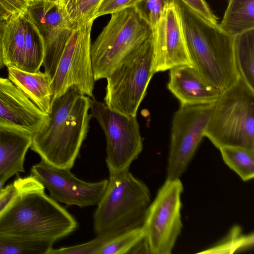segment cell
I'll use <instances>...</instances> for the list:
<instances>
[{
  "mask_svg": "<svg viewBox=\"0 0 254 254\" xmlns=\"http://www.w3.org/2000/svg\"><path fill=\"white\" fill-rule=\"evenodd\" d=\"M54 243L22 236L0 235V254H48Z\"/></svg>",
  "mask_w": 254,
  "mask_h": 254,
  "instance_id": "obj_22",
  "label": "cell"
},
{
  "mask_svg": "<svg viewBox=\"0 0 254 254\" xmlns=\"http://www.w3.org/2000/svg\"><path fill=\"white\" fill-rule=\"evenodd\" d=\"M109 172L106 190L93 216L97 235L116 228L142 226L151 203L149 188L129 169Z\"/></svg>",
  "mask_w": 254,
  "mask_h": 254,
  "instance_id": "obj_4",
  "label": "cell"
},
{
  "mask_svg": "<svg viewBox=\"0 0 254 254\" xmlns=\"http://www.w3.org/2000/svg\"><path fill=\"white\" fill-rule=\"evenodd\" d=\"M191 10L210 23L218 25L217 18L205 0H180Z\"/></svg>",
  "mask_w": 254,
  "mask_h": 254,
  "instance_id": "obj_31",
  "label": "cell"
},
{
  "mask_svg": "<svg viewBox=\"0 0 254 254\" xmlns=\"http://www.w3.org/2000/svg\"><path fill=\"white\" fill-rule=\"evenodd\" d=\"M49 2H52L56 3H60L62 0H45Z\"/></svg>",
  "mask_w": 254,
  "mask_h": 254,
  "instance_id": "obj_34",
  "label": "cell"
},
{
  "mask_svg": "<svg viewBox=\"0 0 254 254\" xmlns=\"http://www.w3.org/2000/svg\"><path fill=\"white\" fill-rule=\"evenodd\" d=\"M204 136L218 149L254 150V89L239 78L215 103Z\"/></svg>",
  "mask_w": 254,
  "mask_h": 254,
  "instance_id": "obj_5",
  "label": "cell"
},
{
  "mask_svg": "<svg viewBox=\"0 0 254 254\" xmlns=\"http://www.w3.org/2000/svg\"><path fill=\"white\" fill-rule=\"evenodd\" d=\"M90 98L73 86L53 101L47 122L32 136L30 148L42 160L73 167L88 131Z\"/></svg>",
  "mask_w": 254,
  "mask_h": 254,
  "instance_id": "obj_1",
  "label": "cell"
},
{
  "mask_svg": "<svg viewBox=\"0 0 254 254\" xmlns=\"http://www.w3.org/2000/svg\"><path fill=\"white\" fill-rule=\"evenodd\" d=\"M41 111L9 78L0 76V127L31 136L48 121Z\"/></svg>",
  "mask_w": 254,
  "mask_h": 254,
  "instance_id": "obj_16",
  "label": "cell"
},
{
  "mask_svg": "<svg viewBox=\"0 0 254 254\" xmlns=\"http://www.w3.org/2000/svg\"><path fill=\"white\" fill-rule=\"evenodd\" d=\"M8 78L43 112L49 114L52 105V79L40 70L29 72L7 67Z\"/></svg>",
  "mask_w": 254,
  "mask_h": 254,
  "instance_id": "obj_19",
  "label": "cell"
},
{
  "mask_svg": "<svg viewBox=\"0 0 254 254\" xmlns=\"http://www.w3.org/2000/svg\"><path fill=\"white\" fill-rule=\"evenodd\" d=\"M31 143L32 136L0 127V190L12 176L25 171V157Z\"/></svg>",
  "mask_w": 254,
  "mask_h": 254,
  "instance_id": "obj_18",
  "label": "cell"
},
{
  "mask_svg": "<svg viewBox=\"0 0 254 254\" xmlns=\"http://www.w3.org/2000/svg\"><path fill=\"white\" fill-rule=\"evenodd\" d=\"M225 164L245 182L254 177V150L238 146L219 149Z\"/></svg>",
  "mask_w": 254,
  "mask_h": 254,
  "instance_id": "obj_23",
  "label": "cell"
},
{
  "mask_svg": "<svg viewBox=\"0 0 254 254\" xmlns=\"http://www.w3.org/2000/svg\"><path fill=\"white\" fill-rule=\"evenodd\" d=\"M77 227L74 218L46 195L44 189L20 194L0 215V235L55 242L71 233Z\"/></svg>",
  "mask_w": 254,
  "mask_h": 254,
  "instance_id": "obj_3",
  "label": "cell"
},
{
  "mask_svg": "<svg viewBox=\"0 0 254 254\" xmlns=\"http://www.w3.org/2000/svg\"><path fill=\"white\" fill-rule=\"evenodd\" d=\"M193 67L208 84L222 92L239 79L234 57L233 37L175 0Z\"/></svg>",
  "mask_w": 254,
  "mask_h": 254,
  "instance_id": "obj_2",
  "label": "cell"
},
{
  "mask_svg": "<svg viewBox=\"0 0 254 254\" xmlns=\"http://www.w3.org/2000/svg\"><path fill=\"white\" fill-rule=\"evenodd\" d=\"M128 230L129 229L123 227L112 229L98 234L96 238L85 243L58 249L53 248L48 254H96L106 243Z\"/></svg>",
  "mask_w": 254,
  "mask_h": 254,
  "instance_id": "obj_27",
  "label": "cell"
},
{
  "mask_svg": "<svg viewBox=\"0 0 254 254\" xmlns=\"http://www.w3.org/2000/svg\"><path fill=\"white\" fill-rule=\"evenodd\" d=\"M254 233L244 234L239 226L233 227L217 245L200 254H233L246 251L254 247Z\"/></svg>",
  "mask_w": 254,
  "mask_h": 254,
  "instance_id": "obj_25",
  "label": "cell"
},
{
  "mask_svg": "<svg viewBox=\"0 0 254 254\" xmlns=\"http://www.w3.org/2000/svg\"><path fill=\"white\" fill-rule=\"evenodd\" d=\"M90 116L98 122L105 136L109 172L129 169L143 149L136 116L119 113L94 98H90Z\"/></svg>",
  "mask_w": 254,
  "mask_h": 254,
  "instance_id": "obj_8",
  "label": "cell"
},
{
  "mask_svg": "<svg viewBox=\"0 0 254 254\" xmlns=\"http://www.w3.org/2000/svg\"><path fill=\"white\" fill-rule=\"evenodd\" d=\"M102 0H62L71 28L94 21L95 15Z\"/></svg>",
  "mask_w": 254,
  "mask_h": 254,
  "instance_id": "obj_24",
  "label": "cell"
},
{
  "mask_svg": "<svg viewBox=\"0 0 254 254\" xmlns=\"http://www.w3.org/2000/svg\"><path fill=\"white\" fill-rule=\"evenodd\" d=\"M214 103L181 105L173 117L166 180L180 179L204 134Z\"/></svg>",
  "mask_w": 254,
  "mask_h": 254,
  "instance_id": "obj_11",
  "label": "cell"
},
{
  "mask_svg": "<svg viewBox=\"0 0 254 254\" xmlns=\"http://www.w3.org/2000/svg\"><path fill=\"white\" fill-rule=\"evenodd\" d=\"M145 239L142 226L128 230L112 239L96 254H130L132 249Z\"/></svg>",
  "mask_w": 254,
  "mask_h": 254,
  "instance_id": "obj_26",
  "label": "cell"
},
{
  "mask_svg": "<svg viewBox=\"0 0 254 254\" xmlns=\"http://www.w3.org/2000/svg\"><path fill=\"white\" fill-rule=\"evenodd\" d=\"M45 187L33 176L19 178L12 184L0 190V215L20 194Z\"/></svg>",
  "mask_w": 254,
  "mask_h": 254,
  "instance_id": "obj_28",
  "label": "cell"
},
{
  "mask_svg": "<svg viewBox=\"0 0 254 254\" xmlns=\"http://www.w3.org/2000/svg\"><path fill=\"white\" fill-rule=\"evenodd\" d=\"M152 33L134 6L111 14L110 21L91 46L95 81L106 78Z\"/></svg>",
  "mask_w": 254,
  "mask_h": 254,
  "instance_id": "obj_7",
  "label": "cell"
},
{
  "mask_svg": "<svg viewBox=\"0 0 254 254\" xmlns=\"http://www.w3.org/2000/svg\"><path fill=\"white\" fill-rule=\"evenodd\" d=\"M152 32L154 74L180 65L193 67L175 0L165 8Z\"/></svg>",
  "mask_w": 254,
  "mask_h": 254,
  "instance_id": "obj_15",
  "label": "cell"
},
{
  "mask_svg": "<svg viewBox=\"0 0 254 254\" xmlns=\"http://www.w3.org/2000/svg\"><path fill=\"white\" fill-rule=\"evenodd\" d=\"M1 41L4 66L32 73L40 70L44 42L27 11L12 14L4 21Z\"/></svg>",
  "mask_w": 254,
  "mask_h": 254,
  "instance_id": "obj_12",
  "label": "cell"
},
{
  "mask_svg": "<svg viewBox=\"0 0 254 254\" xmlns=\"http://www.w3.org/2000/svg\"><path fill=\"white\" fill-rule=\"evenodd\" d=\"M174 0H139L134 8L139 16L153 28L165 8Z\"/></svg>",
  "mask_w": 254,
  "mask_h": 254,
  "instance_id": "obj_29",
  "label": "cell"
},
{
  "mask_svg": "<svg viewBox=\"0 0 254 254\" xmlns=\"http://www.w3.org/2000/svg\"><path fill=\"white\" fill-rule=\"evenodd\" d=\"M233 52L239 77L254 89V29L233 37Z\"/></svg>",
  "mask_w": 254,
  "mask_h": 254,
  "instance_id": "obj_21",
  "label": "cell"
},
{
  "mask_svg": "<svg viewBox=\"0 0 254 254\" xmlns=\"http://www.w3.org/2000/svg\"><path fill=\"white\" fill-rule=\"evenodd\" d=\"M170 70L167 87L181 105L214 103L222 93L206 83L193 67L180 65Z\"/></svg>",
  "mask_w": 254,
  "mask_h": 254,
  "instance_id": "obj_17",
  "label": "cell"
},
{
  "mask_svg": "<svg viewBox=\"0 0 254 254\" xmlns=\"http://www.w3.org/2000/svg\"><path fill=\"white\" fill-rule=\"evenodd\" d=\"M34 0H0V5L9 14L21 13L27 10Z\"/></svg>",
  "mask_w": 254,
  "mask_h": 254,
  "instance_id": "obj_32",
  "label": "cell"
},
{
  "mask_svg": "<svg viewBox=\"0 0 254 254\" xmlns=\"http://www.w3.org/2000/svg\"><path fill=\"white\" fill-rule=\"evenodd\" d=\"M93 21L73 29L52 80V102L71 86L94 98L95 80L91 55V31Z\"/></svg>",
  "mask_w": 254,
  "mask_h": 254,
  "instance_id": "obj_10",
  "label": "cell"
},
{
  "mask_svg": "<svg viewBox=\"0 0 254 254\" xmlns=\"http://www.w3.org/2000/svg\"><path fill=\"white\" fill-rule=\"evenodd\" d=\"M70 170L55 167L41 160L33 166L31 175L48 190L51 197L57 202L79 207L97 205L105 192L108 180L85 182Z\"/></svg>",
  "mask_w": 254,
  "mask_h": 254,
  "instance_id": "obj_13",
  "label": "cell"
},
{
  "mask_svg": "<svg viewBox=\"0 0 254 254\" xmlns=\"http://www.w3.org/2000/svg\"><path fill=\"white\" fill-rule=\"evenodd\" d=\"M152 33L128 54L106 78L104 103L111 109L127 117L136 116L146 94L152 71Z\"/></svg>",
  "mask_w": 254,
  "mask_h": 254,
  "instance_id": "obj_6",
  "label": "cell"
},
{
  "mask_svg": "<svg viewBox=\"0 0 254 254\" xmlns=\"http://www.w3.org/2000/svg\"><path fill=\"white\" fill-rule=\"evenodd\" d=\"M180 179L166 180L149 205L142 227L149 253L170 254L181 233V195Z\"/></svg>",
  "mask_w": 254,
  "mask_h": 254,
  "instance_id": "obj_9",
  "label": "cell"
},
{
  "mask_svg": "<svg viewBox=\"0 0 254 254\" xmlns=\"http://www.w3.org/2000/svg\"><path fill=\"white\" fill-rule=\"evenodd\" d=\"M11 15L0 5V21L5 20Z\"/></svg>",
  "mask_w": 254,
  "mask_h": 254,
  "instance_id": "obj_33",
  "label": "cell"
},
{
  "mask_svg": "<svg viewBox=\"0 0 254 254\" xmlns=\"http://www.w3.org/2000/svg\"><path fill=\"white\" fill-rule=\"evenodd\" d=\"M139 0H102L96 12L95 19L134 6Z\"/></svg>",
  "mask_w": 254,
  "mask_h": 254,
  "instance_id": "obj_30",
  "label": "cell"
},
{
  "mask_svg": "<svg viewBox=\"0 0 254 254\" xmlns=\"http://www.w3.org/2000/svg\"><path fill=\"white\" fill-rule=\"evenodd\" d=\"M220 28L234 37L254 29V0H229Z\"/></svg>",
  "mask_w": 254,
  "mask_h": 254,
  "instance_id": "obj_20",
  "label": "cell"
},
{
  "mask_svg": "<svg viewBox=\"0 0 254 254\" xmlns=\"http://www.w3.org/2000/svg\"><path fill=\"white\" fill-rule=\"evenodd\" d=\"M26 11L43 39V64L52 80L72 29L61 3L34 0Z\"/></svg>",
  "mask_w": 254,
  "mask_h": 254,
  "instance_id": "obj_14",
  "label": "cell"
}]
</instances>
